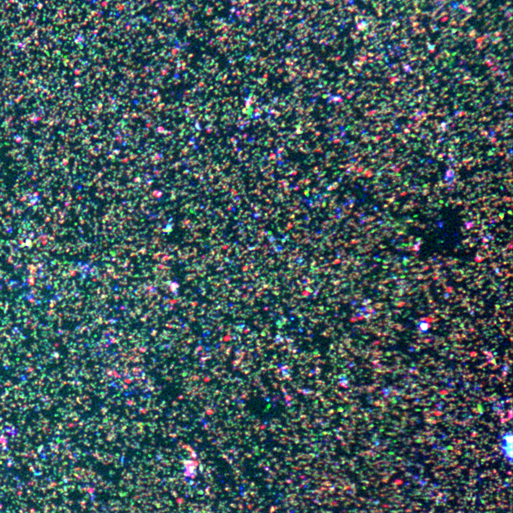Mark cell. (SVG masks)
I'll use <instances>...</instances> for the list:
<instances>
[{"mask_svg":"<svg viewBox=\"0 0 513 513\" xmlns=\"http://www.w3.org/2000/svg\"><path fill=\"white\" fill-rule=\"evenodd\" d=\"M513 433L511 430H508L502 436L501 451L509 462L513 461Z\"/></svg>","mask_w":513,"mask_h":513,"instance_id":"cell-1","label":"cell"},{"mask_svg":"<svg viewBox=\"0 0 513 513\" xmlns=\"http://www.w3.org/2000/svg\"><path fill=\"white\" fill-rule=\"evenodd\" d=\"M418 328L419 330L422 331V332H427L428 329L430 328V324L428 323L427 321H421L419 324H418Z\"/></svg>","mask_w":513,"mask_h":513,"instance_id":"cell-2","label":"cell"}]
</instances>
